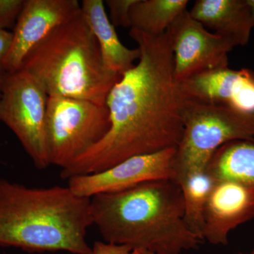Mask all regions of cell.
I'll return each instance as SVG.
<instances>
[{
	"instance_id": "cell-1",
	"label": "cell",
	"mask_w": 254,
	"mask_h": 254,
	"mask_svg": "<svg viewBox=\"0 0 254 254\" xmlns=\"http://www.w3.org/2000/svg\"><path fill=\"white\" fill-rule=\"evenodd\" d=\"M129 35L141 55L108 95L109 131L62 170L63 180L100 173L127 159L176 148L180 143L187 99L174 74L168 30L151 36L131 29Z\"/></svg>"
},
{
	"instance_id": "cell-2",
	"label": "cell",
	"mask_w": 254,
	"mask_h": 254,
	"mask_svg": "<svg viewBox=\"0 0 254 254\" xmlns=\"http://www.w3.org/2000/svg\"><path fill=\"white\" fill-rule=\"evenodd\" d=\"M93 225L104 242L155 254H180L198 248L185 218L180 185L152 180L91 198Z\"/></svg>"
},
{
	"instance_id": "cell-3",
	"label": "cell",
	"mask_w": 254,
	"mask_h": 254,
	"mask_svg": "<svg viewBox=\"0 0 254 254\" xmlns=\"http://www.w3.org/2000/svg\"><path fill=\"white\" fill-rule=\"evenodd\" d=\"M91 198L68 187H28L0 179V247L92 254Z\"/></svg>"
},
{
	"instance_id": "cell-4",
	"label": "cell",
	"mask_w": 254,
	"mask_h": 254,
	"mask_svg": "<svg viewBox=\"0 0 254 254\" xmlns=\"http://www.w3.org/2000/svg\"><path fill=\"white\" fill-rule=\"evenodd\" d=\"M26 71L49 97L105 105L121 76L110 71L98 42L81 11L55 30L27 57Z\"/></svg>"
},
{
	"instance_id": "cell-5",
	"label": "cell",
	"mask_w": 254,
	"mask_h": 254,
	"mask_svg": "<svg viewBox=\"0 0 254 254\" xmlns=\"http://www.w3.org/2000/svg\"><path fill=\"white\" fill-rule=\"evenodd\" d=\"M182 138L175 150L173 180L206 170L214 153L234 141L254 142V114L224 105L187 100Z\"/></svg>"
},
{
	"instance_id": "cell-6",
	"label": "cell",
	"mask_w": 254,
	"mask_h": 254,
	"mask_svg": "<svg viewBox=\"0 0 254 254\" xmlns=\"http://www.w3.org/2000/svg\"><path fill=\"white\" fill-rule=\"evenodd\" d=\"M110 127L106 105L48 97L46 134L50 165L67 168L101 141Z\"/></svg>"
},
{
	"instance_id": "cell-7",
	"label": "cell",
	"mask_w": 254,
	"mask_h": 254,
	"mask_svg": "<svg viewBox=\"0 0 254 254\" xmlns=\"http://www.w3.org/2000/svg\"><path fill=\"white\" fill-rule=\"evenodd\" d=\"M48 95L23 70L7 73L0 99V121L12 131L38 170L50 166L47 144Z\"/></svg>"
},
{
	"instance_id": "cell-8",
	"label": "cell",
	"mask_w": 254,
	"mask_h": 254,
	"mask_svg": "<svg viewBox=\"0 0 254 254\" xmlns=\"http://www.w3.org/2000/svg\"><path fill=\"white\" fill-rule=\"evenodd\" d=\"M168 32L177 81L228 66V54L235 44L225 37L209 32L188 10L179 16Z\"/></svg>"
},
{
	"instance_id": "cell-9",
	"label": "cell",
	"mask_w": 254,
	"mask_h": 254,
	"mask_svg": "<svg viewBox=\"0 0 254 254\" xmlns=\"http://www.w3.org/2000/svg\"><path fill=\"white\" fill-rule=\"evenodd\" d=\"M176 148L127 159L111 168L91 175L71 177L68 187L75 194L91 198L113 193L152 180L173 179Z\"/></svg>"
},
{
	"instance_id": "cell-10",
	"label": "cell",
	"mask_w": 254,
	"mask_h": 254,
	"mask_svg": "<svg viewBox=\"0 0 254 254\" xmlns=\"http://www.w3.org/2000/svg\"><path fill=\"white\" fill-rule=\"evenodd\" d=\"M80 11L77 0H26L14 26L12 46L2 64L6 72L19 71L37 46Z\"/></svg>"
},
{
	"instance_id": "cell-11",
	"label": "cell",
	"mask_w": 254,
	"mask_h": 254,
	"mask_svg": "<svg viewBox=\"0 0 254 254\" xmlns=\"http://www.w3.org/2000/svg\"><path fill=\"white\" fill-rule=\"evenodd\" d=\"M187 100L224 105L254 114V71L215 68L180 82Z\"/></svg>"
},
{
	"instance_id": "cell-12",
	"label": "cell",
	"mask_w": 254,
	"mask_h": 254,
	"mask_svg": "<svg viewBox=\"0 0 254 254\" xmlns=\"http://www.w3.org/2000/svg\"><path fill=\"white\" fill-rule=\"evenodd\" d=\"M254 218V184L218 182L209 195L203 240L227 245L230 232Z\"/></svg>"
},
{
	"instance_id": "cell-13",
	"label": "cell",
	"mask_w": 254,
	"mask_h": 254,
	"mask_svg": "<svg viewBox=\"0 0 254 254\" xmlns=\"http://www.w3.org/2000/svg\"><path fill=\"white\" fill-rule=\"evenodd\" d=\"M190 13L205 28L230 40L235 46L250 42L254 21L247 0H197Z\"/></svg>"
},
{
	"instance_id": "cell-14",
	"label": "cell",
	"mask_w": 254,
	"mask_h": 254,
	"mask_svg": "<svg viewBox=\"0 0 254 254\" xmlns=\"http://www.w3.org/2000/svg\"><path fill=\"white\" fill-rule=\"evenodd\" d=\"M81 10L96 38L105 66L119 76H123L133 68L134 62L139 59V49H129L120 41L115 26L105 11L104 1L83 0Z\"/></svg>"
},
{
	"instance_id": "cell-15",
	"label": "cell",
	"mask_w": 254,
	"mask_h": 254,
	"mask_svg": "<svg viewBox=\"0 0 254 254\" xmlns=\"http://www.w3.org/2000/svg\"><path fill=\"white\" fill-rule=\"evenodd\" d=\"M214 182L254 184V142L234 141L215 151L206 168Z\"/></svg>"
},
{
	"instance_id": "cell-16",
	"label": "cell",
	"mask_w": 254,
	"mask_h": 254,
	"mask_svg": "<svg viewBox=\"0 0 254 254\" xmlns=\"http://www.w3.org/2000/svg\"><path fill=\"white\" fill-rule=\"evenodd\" d=\"M188 4V0H136L130 10L131 29L151 36L163 34Z\"/></svg>"
},
{
	"instance_id": "cell-17",
	"label": "cell",
	"mask_w": 254,
	"mask_h": 254,
	"mask_svg": "<svg viewBox=\"0 0 254 254\" xmlns=\"http://www.w3.org/2000/svg\"><path fill=\"white\" fill-rule=\"evenodd\" d=\"M179 185L183 193L185 221L190 231L203 241L205 206L215 182L205 170L189 175Z\"/></svg>"
},
{
	"instance_id": "cell-18",
	"label": "cell",
	"mask_w": 254,
	"mask_h": 254,
	"mask_svg": "<svg viewBox=\"0 0 254 254\" xmlns=\"http://www.w3.org/2000/svg\"><path fill=\"white\" fill-rule=\"evenodd\" d=\"M136 0H107L110 9V21L114 26L131 28L129 13Z\"/></svg>"
},
{
	"instance_id": "cell-19",
	"label": "cell",
	"mask_w": 254,
	"mask_h": 254,
	"mask_svg": "<svg viewBox=\"0 0 254 254\" xmlns=\"http://www.w3.org/2000/svg\"><path fill=\"white\" fill-rule=\"evenodd\" d=\"M24 3V0H0V29L15 26Z\"/></svg>"
},
{
	"instance_id": "cell-20",
	"label": "cell",
	"mask_w": 254,
	"mask_h": 254,
	"mask_svg": "<svg viewBox=\"0 0 254 254\" xmlns=\"http://www.w3.org/2000/svg\"><path fill=\"white\" fill-rule=\"evenodd\" d=\"M142 251L133 250L125 245H118L105 242H95L92 247V254H141Z\"/></svg>"
},
{
	"instance_id": "cell-21",
	"label": "cell",
	"mask_w": 254,
	"mask_h": 254,
	"mask_svg": "<svg viewBox=\"0 0 254 254\" xmlns=\"http://www.w3.org/2000/svg\"><path fill=\"white\" fill-rule=\"evenodd\" d=\"M14 34L6 30L0 29V64H2L12 46Z\"/></svg>"
},
{
	"instance_id": "cell-22",
	"label": "cell",
	"mask_w": 254,
	"mask_h": 254,
	"mask_svg": "<svg viewBox=\"0 0 254 254\" xmlns=\"http://www.w3.org/2000/svg\"><path fill=\"white\" fill-rule=\"evenodd\" d=\"M6 72L2 64H0V99H1V93H2L3 86H4L5 78H6Z\"/></svg>"
},
{
	"instance_id": "cell-23",
	"label": "cell",
	"mask_w": 254,
	"mask_h": 254,
	"mask_svg": "<svg viewBox=\"0 0 254 254\" xmlns=\"http://www.w3.org/2000/svg\"><path fill=\"white\" fill-rule=\"evenodd\" d=\"M247 2L250 6L252 18H253L254 21V0H247Z\"/></svg>"
},
{
	"instance_id": "cell-24",
	"label": "cell",
	"mask_w": 254,
	"mask_h": 254,
	"mask_svg": "<svg viewBox=\"0 0 254 254\" xmlns=\"http://www.w3.org/2000/svg\"><path fill=\"white\" fill-rule=\"evenodd\" d=\"M141 254H155L150 253V252H142Z\"/></svg>"
},
{
	"instance_id": "cell-25",
	"label": "cell",
	"mask_w": 254,
	"mask_h": 254,
	"mask_svg": "<svg viewBox=\"0 0 254 254\" xmlns=\"http://www.w3.org/2000/svg\"><path fill=\"white\" fill-rule=\"evenodd\" d=\"M254 254V252H253V254Z\"/></svg>"
}]
</instances>
